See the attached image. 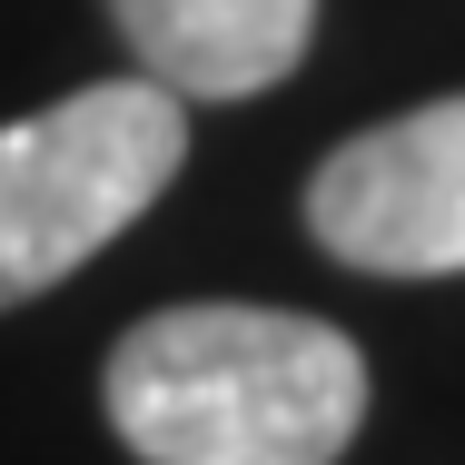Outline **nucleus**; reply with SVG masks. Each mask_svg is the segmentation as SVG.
<instances>
[{
  "label": "nucleus",
  "mask_w": 465,
  "mask_h": 465,
  "mask_svg": "<svg viewBox=\"0 0 465 465\" xmlns=\"http://www.w3.org/2000/svg\"><path fill=\"white\" fill-rule=\"evenodd\" d=\"M109 426L139 465H337L367 357L287 307H159L109 347Z\"/></svg>",
  "instance_id": "f257e3e1"
},
{
  "label": "nucleus",
  "mask_w": 465,
  "mask_h": 465,
  "mask_svg": "<svg viewBox=\"0 0 465 465\" xmlns=\"http://www.w3.org/2000/svg\"><path fill=\"white\" fill-rule=\"evenodd\" d=\"M188 159V99L159 80H99L0 129V307L99 258Z\"/></svg>",
  "instance_id": "f03ea898"
},
{
  "label": "nucleus",
  "mask_w": 465,
  "mask_h": 465,
  "mask_svg": "<svg viewBox=\"0 0 465 465\" xmlns=\"http://www.w3.org/2000/svg\"><path fill=\"white\" fill-rule=\"evenodd\" d=\"M307 228L357 278H465V99L357 129L307 179Z\"/></svg>",
  "instance_id": "7ed1b4c3"
},
{
  "label": "nucleus",
  "mask_w": 465,
  "mask_h": 465,
  "mask_svg": "<svg viewBox=\"0 0 465 465\" xmlns=\"http://www.w3.org/2000/svg\"><path fill=\"white\" fill-rule=\"evenodd\" d=\"M109 20L169 99H258L307 60L317 0H109Z\"/></svg>",
  "instance_id": "20e7f679"
}]
</instances>
